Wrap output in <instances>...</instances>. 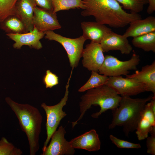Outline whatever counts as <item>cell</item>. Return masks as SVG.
<instances>
[{
  "label": "cell",
  "mask_w": 155,
  "mask_h": 155,
  "mask_svg": "<svg viewBox=\"0 0 155 155\" xmlns=\"http://www.w3.org/2000/svg\"><path fill=\"white\" fill-rule=\"evenodd\" d=\"M82 1L85 7L81 13L82 16H93L96 22L112 28L124 27L142 19L138 13L126 12L115 0Z\"/></svg>",
  "instance_id": "cell-1"
},
{
  "label": "cell",
  "mask_w": 155,
  "mask_h": 155,
  "mask_svg": "<svg viewBox=\"0 0 155 155\" xmlns=\"http://www.w3.org/2000/svg\"><path fill=\"white\" fill-rule=\"evenodd\" d=\"M5 100L15 114L22 130L26 134L30 154L36 155L39 149V136L42 121L40 112L33 106L19 103L9 97H6Z\"/></svg>",
  "instance_id": "cell-2"
},
{
  "label": "cell",
  "mask_w": 155,
  "mask_h": 155,
  "mask_svg": "<svg viewBox=\"0 0 155 155\" xmlns=\"http://www.w3.org/2000/svg\"><path fill=\"white\" fill-rule=\"evenodd\" d=\"M153 96L136 98L121 96L117 107L112 110L113 118L108 128L111 129L116 126H122L125 134L128 136L130 133L136 130L145 105Z\"/></svg>",
  "instance_id": "cell-3"
},
{
  "label": "cell",
  "mask_w": 155,
  "mask_h": 155,
  "mask_svg": "<svg viewBox=\"0 0 155 155\" xmlns=\"http://www.w3.org/2000/svg\"><path fill=\"white\" fill-rule=\"evenodd\" d=\"M81 97L79 103L80 115L75 121L72 122L74 127L83 118L86 112L92 105L98 106L100 110L93 113L91 117L97 118L108 110H113L118 106L121 96L111 87L106 85L91 89Z\"/></svg>",
  "instance_id": "cell-4"
},
{
  "label": "cell",
  "mask_w": 155,
  "mask_h": 155,
  "mask_svg": "<svg viewBox=\"0 0 155 155\" xmlns=\"http://www.w3.org/2000/svg\"><path fill=\"white\" fill-rule=\"evenodd\" d=\"M71 76L70 75L66 86L64 96L59 103L52 106H48L45 103H42L41 105V107L45 111L46 118L45 125L47 137L44 143L42 151L48 146L52 135L57 130L61 120L67 115L63 108L66 105L68 100L69 82Z\"/></svg>",
  "instance_id": "cell-5"
},
{
  "label": "cell",
  "mask_w": 155,
  "mask_h": 155,
  "mask_svg": "<svg viewBox=\"0 0 155 155\" xmlns=\"http://www.w3.org/2000/svg\"><path fill=\"white\" fill-rule=\"evenodd\" d=\"M44 32L45 38L57 41L63 46L67 53L72 70L77 67L82 57L84 44L86 40L83 36L82 35L78 38H71L57 34L53 30H48Z\"/></svg>",
  "instance_id": "cell-6"
},
{
  "label": "cell",
  "mask_w": 155,
  "mask_h": 155,
  "mask_svg": "<svg viewBox=\"0 0 155 155\" xmlns=\"http://www.w3.org/2000/svg\"><path fill=\"white\" fill-rule=\"evenodd\" d=\"M140 61L139 55L135 52L129 60L125 61H121L113 56L106 55L98 72L108 77L126 76L129 71L137 69Z\"/></svg>",
  "instance_id": "cell-7"
},
{
  "label": "cell",
  "mask_w": 155,
  "mask_h": 155,
  "mask_svg": "<svg viewBox=\"0 0 155 155\" xmlns=\"http://www.w3.org/2000/svg\"><path fill=\"white\" fill-rule=\"evenodd\" d=\"M105 85L112 88L121 96H130L146 92L143 84L121 76L108 77Z\"/></svg>",
  "instance_id": "cell-8"
},
{
  "label": "cell",
  "mask_w": 155,
  "mask_h": 155,
  "mask_svg": "<svg viewBox=\"0 0 155 155\" xmlns=\"http://www.w3.org/2000/svg\"><path fill=\"white\" fill-rule=\"evenodd\" d=\"M66 131L62 126L59 127L53 134L49 144L42 151L41 155H73L75 149L65 137Z\"/></svg>",
  "instance_id": "cell-9"
},
{
  "label": "cell",
  "mask_w": 155,
  "mask_h": 155,
  "mask_svg": "<svg viewBox=\"0 0 155 155\" xmlns=\"http://www.w3.org/2000/svg\"><path fill=\"white\" fill-rule=\"evenodd\" d=\"M103 53L100 43L91 41L83 51V66L90 71L98 72L104 59Z\"/></svg>",
  "instance_id": "cell-10"
},
{
  "label": "cell",
  "mask_w": 155,
  "mask_h": 155,
  "mask_svg": "<svg viewBox=\"0 0 155 155\" xmlns=\"http://www.w3.org/2000/svg\"><path fill=\"white\" fill-rule=\"evenodd\" d=\"M33 23L34 27L41 32L53 31L61 28L56 13L37 6L34 10Z\"/></svg>",
  "instance_id": "cell-11"
},
{
  "label": "cell",
  "mask_w": 155,
  "mask_h": 155,
  "mask_svg": "<svg viewBox=\"0 0 155 155\" xmlns=\"http://www.w3.org/2000/svg\"><path fill=\"white\" fill-rule=\"evenodd\" d=\"M127 37L111 31L103 38L100 43L103 52L119 51L123 54H129L132 47Z\"/></svg>",
  "instance_id": "cell-12"
},
{
  "label": "cell",
  "mask_w": 155,
  "mask_h": 155,
  "mask_svg": "<svg viewBox=\"0 0 155 155\" xmlns=\"http://www.w3.org/2000/svg\"><path fill=\"white\" fill-rule=\"evenodd\" d=\"M6 35L15 42L13 46L15 49H20L23 45H27L31 48L39 50L42 47L40 40L44 36L45 33L34 27L31 32L22 33H9Z\"/></svg>",
  "instance_id": "cell-13"
},
{
  "label": "cell",
  "mask_w": 155,
  "mask_h": 155,
  "mask_svg": "<svg viewBox=\"0 0 155 155\" xmlns=\"http://www.w3.org/2000/svg\"><path fill=\"white\" fill-rule=\"evenodd\" d=\"M69 143L73 148L85 150L94 152L100 149L101 142L98 134L92 129L72 139Z\"/></svg>",
  "instance_id": "cell-14"
},
{
  "label": "cell",
  "mask_w": 155,
  "mask_h": 155,
  "mask_svg": "<svg viewBox=\"0 0 155 155\" xmlns=\"http://www.w3.org/2000/svg\"><path fill=\"white\" fill-rule=\"evenodd\" d=\"M82 35L86 40L100 43L104 37L111 29L105 25L96 22L84 21L81 23Z\"/></svg>",
  "instance_id": "cell-15"
},
{
  "label": "cell",
  "mask_w": 155,
  "mask_h": 155,
  "mask_svg": "<svg viewBox=\"0 0 155 155\" xmlns=\"http://www.w3.org/2000/svg\"><path fill=\"white\" fill-rule=\"evenodd\" d=\"M126 78H132L143 84L146 91L152 92L155 95V61L150 65L142 67L140 71H136L131 75H127Z\"/></svg>",
  "instance_id": "cell-16"
},
{
  "label": "cell",
  "mask_w": 155,
  "mask_h": 155,
  "mask_svg": "<svg viewBox=\"0 0 155 155\" xmlns=\"http://www.w3.org/2000/svg\"><path fill=\"white\" fill-rule=\"evenodd\" d=\"M36 6L34 0H19L16 5V16L23 23L26 32L33 29L34 10Z\"/></svg>",
  "instance_id": "cell-17"
},
{
  "label": "cell",
  "mask_w": 155,
  "mask_h": 155,
  "mask_svg": "<svg viewBox=\"0 0 155 155\" xmlns=\"http://www.w3.org/2000/svg\"><path fill=\"white\" fill-rule=\"evenodd\" d=\"M129 25L123 34L127 38L140 36L155 31V17L149 16L133 21Z\"/></svg>",
  "instance_id": "cell-18"
},
{
  "label": "cell",
  "mask_w": 155,
  "mask_h": 155,
  "mask_svg": "<svg viewBox=\"0 0 155 155\" xmlns=\"http://www.w3.org/2000/svg\"><path fill=\"white\" fill-rule=\"evenodd\" d=\"M133 45L144 51L155 53V31L133 38Z\"/></svg>",
  "instance_id": "cell-19"
},
{
  "label": "cell",
  "mask_w": 155,
  "mask_h": 155,
  "mask_svg": "<svg viewBox=\"0 0 155 155\" xmlns=\"http://www.w3.org/2000/svg\"><path fill=\"white\" fill-rule=\"evenodd\" d=\"M1 28L8 33H26L25 26L22 21L16 16H10L0 24Z\"/></svg>",
  "instance_id": "cell-20"
},
{
  "label": "cell",
  "mask_w": 155,
  "mask_h": 155,
  "mask_svg": "<svg viewBox=\"0 0 155 155\" xmlns=\"http://www.w3.org/2000/svg\"><path fill=\"white\" fill-rule=\"evenodd\" d=\"M53 7V12L70 9L85 8L82 0H52Z\"/></svg>",
  "instance_id": "cell-21"
},
{
  "label": "cell",
  "mask_w": 155,
  "mask_h": 155,
  "mask_svg": "<svg viewBox=\"0 0 155 155\" xmlns=\"http://www.w3.org/2000/svg\"><path fill=\"white\" fill-rule=\"evenodd\" d=\"M107 76L101 75L98 72L92 71L90 77L87 82L78 90L83 92L87 90L105 85L108 79Z\"/></svg>",
  "instance_id": "cell-22"
},
{
  "label": "cell",
  "mask_w": 155,
  "mask_h": 155,
  "mask_svg": "<svg viewBox=\"0 0 155 155\" xmlns=\"http://www.w3.org/2000/svg\"><path fill=\"white\" fill-rule=\"evenodd\" d=\"M19 0H0V24L7 18L16 16V8Z\"/></svg>",
  "instance_id": "cell-23"
},
{
  "label": "cell",
  "mask_w": 155,
  "mask_h": 155,
  "mask_svg": "<svg viewBox=\"0 0 155 155\" xmlns=\"http://www.w3.org/2000/svg\"><path fill=\"white\" fill-rule=\"evenodd\" d=\"M155 127V125L148 119L142 117L136 129L135 133L138 140H142L146 139L149 133Z\"/></svg>",
  "instance_id": "cell-24"
},
{
  "label": "cell",
  "mask_w": 155,
  "mask_h": 155,
  "mask_svg": "<svg viewBox=\"0 0 155 155\" xmlns=\"http://www.w3.org/2000/svg\"><path fill=\"white\" fill-rule=\"evenodd\" d=\"M121 4L123 8L131 12L138 13L143 11L144 6L148 3L146 0H115Z\"/></svg>",
  "instance_id": "cell-25"
},
{
  "label": "cell",
  "mask_w": 155,
  "mask_h": 155,
  "mask_svg": "<svg viewBox=\"0 0 155 155\" xmlns=\"http://www.w3.org/2000/svg\"><path fill=\"white\" fill-rule=\"evenodd\" d=\"M23 152L4 137L0 140V155H21Z\"/></svg>",
  "instance_id": "cell-26"
},
{
  "label": "cell",
  "mask_w": 155,
  "mask_h": 155,
  "mask_svg": "<svg viewBox=\"0 0 155 155\" xmlns=\"http://www.w3.org/2000/svg\"><path fill=\"white\" fill-rule=\"evenodd\" d=\"M109 138L112 142L119 148L139 149L141 148L140 144L134 143L121 140L112 135H109Z\"/></svg>",
  "instance_id": "cell-27"
},
{
  "label": "cell",
  "mask_w": 155,
  "mask_h": 155,
  "mask_svg": "<svg viewBox=\"0 0 155 155\" xmlns=\"http://www.w3.org/2000/svg\"><path fill=\"white\" fill-rule=\"evenodd\" d=\"M43 80L46 88H52L59 84L58 77L49 70H46Z\"/></svg>",
  "instance_id": "cell-28"
},
{
  "label": "cell",
  "mask_w": 155,
  "mask_h": 155,
  "mask_svg": "<svg viewBox=\"0 0 155 155\" xmlns=\"http://www.w3.org/2000/svg\"><path fill=\"white\" fill-rule=\"evenodd\" d=\"M150 136L146 138L147 152L152 155H155V127H154L150 133Z\"/></svg>",
  "instance_id": "cell-29"
},
{
  "label": "cell",
  "mask_w": 155,
  "mask_h": 155,
  "mask_svg": "<svg viewBox=\"0 0 155 155\" xmlns=\"http://www.w3.org/2000/svg\"><path fill=\"white\" fill-rule=\"evenodd\" d=\"M36 5L46 10L53 11L52 0H34Z\"/></svg>",
  "instance_id": "cell-30"
},
{
  "label": "cell",
  "mask_w": 155,
  "mask_h": 155,
  "mask_svg": "<svg viewBox=\"0 0 155 155\" xmlns=\"http://www.w3.org/2000/svg\"><path fill=\"white\" fill-rule=\"evenodd\" d=\"M148 4L147 12L148 14H151L155 11V0H146Z\"/></svg>",
  "instance_id": "cell-31"
}]
</instances>
